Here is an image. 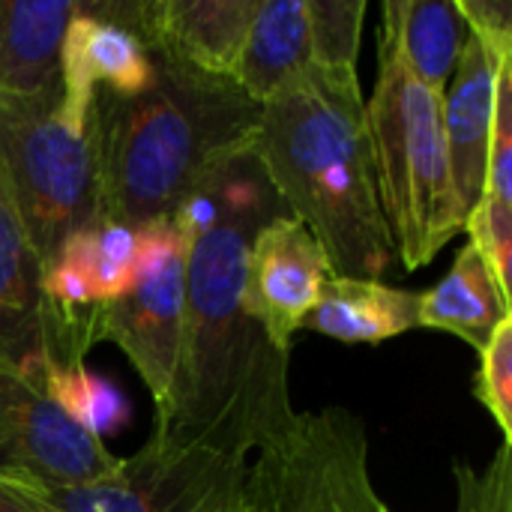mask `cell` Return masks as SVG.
I'll return each instance as SVG.
<instances>
[{"mask_svg": "<svg viewBox=\"0 0 512 512\" xmlns=\"http://www.w3.org/2000/svg\"><path fill=\"white\" fill-rule=\"evenodd\" d=\"M459 474V512H512L510 444H504L486 474L456 465Z\"/></svg>", "mask_w": 512, "mask_h": 512, "instance_id": "obj_25", "label": "cell"}, {"mask_svg": "<svg viewBox=\"0 0 512 512\" xmlns=\"http://www.w3.org/2000/svg\"><path fill=\"white\" fill-rule=\"evenodd\" d=\"M498 69L501 63L477 39L468 36L453 78L444 90V141L462 219H468V213L486 192Z\"/></svg>", "mask_w": 512, "mask_h": 512, "instance_id": "obj_13", "label": "cell"}, {"mask_svg": "<svg viewBox=\"0 0 512 512\" xmlns=\"http://www.w3.org/2000/svg\"><path fill=\"white\" fill-rule=\"evenodd\" d=\"M36 387L72 426L96 441L120 435V429L132 420L123 393L108 378L90 372L84 363H45Z\"/></svg>", "mask_w": 512, "mask_h": 512, "instance_id": "obj_20", "label": "cell"}, {"mask_svg": "<svg viewBox=\"0 0 512 512\" xmlns=\"http://www.w3.org/2000/svg\"><path fill=\"white\" fill-rule=\"evenodd\" d=\"M258 0H138L93 3V9L129 27L147 51L165 54L204 75L237 72Z\"/></svg>", "mask_w": 512, "mask_h": 512, "instance_id": "obj_11", "label": "cell"}, {"mask_svg": "<svg viewBox=\"0 0 512 512\" xmlns=\"http://www.w3.org/2000/svg\"><path fill=\"white\" fill-rule=\"evenodd\" d=\"M468 36L477 39L498 63L512 60V3L510 0H453Z\"/></svg>", "mask_w": 512, "mask_h": 512, "instance_id": "obj_26", "label": "cell"}, {"mask_svg": "<svg viewBox=\"0 0 512 512\" xmlns=\"http://www.w3.org/2000/svg\"><path fill=\"white\" fill-rule=\"evenodd\" d=\"M75 0H0V96H60V48Z\"/></svg>", "mask_w": 512, "mask_h": 512, "instance_id": "obj_15", "label": "cell"}, {"mask_svg": "<svg viewBox=\"0 0 512 512\" xmlns=\"http://www.w3.org/2000/svg\"><path fill=\"white\" fill-rule=\"evenodd\" d=\"M288 420L237 417L201 438L153 432L135 456L84 486L3 480L39 512H222L240 498L255 450Z\"/></svg>", "mask_w": 512, "mask_h": 512, "instance_id": "obj_5", "label": "cell"}, {"mask_svg": "<svg viewBox=\"0 0 512 512\" xmlns=\"http://www.w3.org/2000/svg\"><path fill=\"white\" fill-rule=\"evenodd\" d=\"M0 512H39L9 480L0 477Z\"/></svg>", "mask_w": 512, "mask_h": 512, "instance_id": "obj_27", "label": "cell"}, {"mask_svg": "<svg viewBox=\"0 0 512 512\" xmlns=\"http://www.w3.org/2000/svg\"><path fill=\"white\" fill-rule=\"evenodd\" d=\"M42 264L30 246L12 186L0 168V357L33 384L48 363L42 336Z\"/></svg>", "mask_w": 512, "mask_h": 512, "instance_id": "obj_14", "label": "cell"}, {"mask_svg": "<svg viewBox=\"0 0 512 512\" xmlns=\"http://www.w3.org/2000/svg\"><path fill=\"white\" fill-rule=\"evenodd\" d=\"M312 66L306 0H258L234 72L237 87L258 105Z\"/></svg>", "mask_w": 512, "mask_h": 512, "instance_id": "obj_18", "label": "cell"}, {"mask_svg": "<svg viewBox=\"0 0 512 512\" xmlns=\"http://www.w3.org/2000/svg\"><path fill=\"white\" fill-rule=\"evenodd\" d=\"M420 327V294L381 279L330 276L303 330L345 345H381Z\"/></svg>", "mask_w": 512, "mask_h": 512, "instance_id": "obj_17", "label": "cell"}, {"mask_svg": "<svg viewBox=\"0 0 512 512\" xmlns=\"http://www.w3.org/2000/svg\"><path fill=\"white\" fill-rule=\"evenodd\" d=\"M150 60L141 93H96L90 111L99 222L144 228L171 219L213 162L252 144L261 120V105L237 81L156 51Z\"/></svg>", "mask_w": 512, "mask_h": 512, "instance_id": "obj_3", "label": "cell"}, {"mask_svg": "<svg viewBox=\"0 0 512 512\" xmlns=\"http://www.w3.org/2000/svg\"><path fill=\"white\" fill-rule=\"evenodd\" d=\"M330 276V261L315 234L291 213L276 216L249 246L243 309L273 348L291 354V342Z\"/></svg>", "mask_w": 512, "mask_h": 512, "instance_id": "obj_10", "label": "cell"}, {"mask_svg": "<svg viewBox=\"0 0 512 512\" xmlns=\"http://www.w3.org/2000/svg\"><path fill=\"white\" fill-rule=\"evenodd\" d=\"M240 512H390L369 471V435L357 414H297L249 459Z\"/></svg>", "mask_w": 512, "mask_h": 512, "instance_id": "obj_7", "label": "cell"}, {"mask_svg": "<svg viewBox=\"0 0 512 512\" xmlns=\"http://www.w3.org/2000/svg\"><path fill=\"white\" fill-rule=\"evenodd\" d=\"M468 42V27L453 0H390L384 3L381 51L417 84L444 96Z\"/></svg>", "mask_w": 512, "mask_h": 512, "instance_id": "obj_16", "label": "cell"}, {"mask_svg": "<svg viewBox=\"0 0 512 512\" xmlns=\"http://www.w3.org/2000/svg\"><path fill=\"white\" fill-rule=\"evenodd\" d=\"M507 315H512V303L471 243L459 249L450 273L432 291L420 294V327L444 330L477 351H483L492 330Z\"/></svg>", "mask_w": 512, "mask_h": 512, "instance_id": "obj_19", "label": "cell"}, {"mask_svg": "<svg viewBox=\"0 0 512 512\" xmlns=\"http://www.w3.org/2000/svg\"><path fill=\"white\" fill-rule=\"evenodd\" d=\"M498 201L512 204V60L501 63L495 87V123L489 141L486 192Z\"/></svg>", "mask_w": 512, "mask_h": 512, "instance_id": "obj_24", "label": "cell"}, {"mask_svg": "<svg viewBox=\"0 0 512 512\" xmlns=\"http://www.w3.org/2000/svg\"><path fill=\"white\" fill-rule=\"evenodd\" d=\"M153 78L147 45L123 24L99 15L93 3H78L60 48V117L90 126L96 93L132 96Z\"/></svg>", "mask_w": 512, "mask_h": 512, "instance_id": "obj_12", "label": "cell"}, {"mask_svg": "<svg viewBox=\"0 0 512 512\" xmlns=\"http://www.w3.org/2000/svg\"><path fill=\"white\" fill-rule=\"evenodd\" d=\"M366 129L396 264L414 273L465 228L444 141V96L408 78L381 51Z\"/></svg>", "mask_w": 512, "mask_h": 512, "instance_id": "obj_4", "label": "cell"}, {"mask_svg": "<svg viewBox=\"0 0 512 512\" xmlns=\"http://www.w3.org/2000/svg\"><path fill=\"white\" fill-rule=\"evenodd\" d=\"M57 105L60 96H0V168L42 270L69 234L99 222L90 132Z\"/></svg>", "mask_w": 512, "mask_h": 512, "instance_id": "obj_6", "label": "cell"}, {"mask_svg": "<svg viewBox=\"0 0 512 512\" xmlns=\"http://www.w3.org/2000/svg\"><path fill=\"white\" fill-rule=\"evenodd\" d=\"M288 207L252 147L213 162L174 210L186 237L183 330L168 414L153 432L201 438L237 417L288 420V357L243 309L255 234Z\"/></svg>", "mask_w": 512, "mask_h": 512, "instance_id": "obj_1", "label": "cell"}, {"mask_svg": "<svg viewBox=\"0 0 512 512\" xmlns=\"http://www.w3.org/2000/svg\"><path fill=\"white\" fill-rule=\"evenodd\" d=\"M480 357L477 399L495 417L498 429L504 432V444H512V315L501 318Z\"/></svg>", "mask_w": 512, "mask_h": 512, "instance_id": "obj_23", "label": "cell"}, {"mask_svg": "<svg viewBox=\"0 0 512 512\" xmlns=\"http://www.w3.org/2000/svg\"><path fill=\"white\" fill-rule=\"evenodd\" d=\"M105 441L72 426L39 387L0 357V477L42 486H84L114 471Z\"/></svg>", "mask_w": 512, "mask_h": 512, "instance_id": "obj_9", "label": "cell"}, {"mask_svg": "<svg viewBox=\"0 0 512 512\" xmlns=\"http://www.w3.org/2000/svg\"><path fill=\"white\" fill-rule=\"evenodd\" d=\"M366 9L363 0H306L312 66L357 72Z\"/></svg>", "mask_w": 512, "mask_h": 512, "instance_id": "obj_21", "label": "cell"}, {"mask_svg": "<svg viewBox=\"0 0 512 512\" xmlns=\"http://www.w3.org/2000/svg\"><path fill=\"white\" fill-rule=\"evenodd\" d=\"M186 237L174 219L138 228L132 285L99 312L96 342L117 345L147 387L156 420L168 414L183 330Z\"/></svg>", "mask_w": 512, "mask_h": 512, "instance_id": "obj_8", "label": "cell"}, {"mask_svg": "<svg viewBox=\"0 0 512 512\" xmlns=\"http://www.w3.org/2000/svg\"><path fill=\"white\" fill-rule=\"evenodd\" d=\"M249 147L288 213L321 243L333 276L393 270L357 72L309 66L261 105Z\"/></svg>", "mask_w": 512, "mask_h": 512, "instance_id": "obj_2", "label": "cell"}, {"mask_svg": "<svg viewBox=\"0 0 512 512\" xmlns=\"http://www.w3.org/2000/svg\"><path fill=\"white\" fill-rule=\"evenodd\" d=\"M462 231L468 234V243L486 261V267H489L495 285L501 288V294L512 303V204L498 201L492 195H483L477 201V207L468 213Z\"/></svg>", "mask_w": 512, "mask_h": 512, "instance_id": "obj_22", "label": "cell"}]
</instances>
